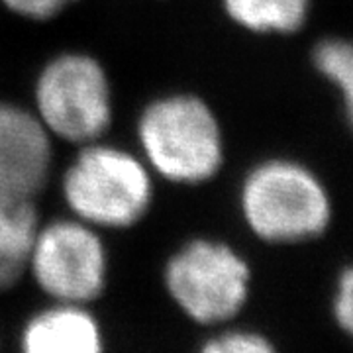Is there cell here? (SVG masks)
<instances>
[{
	"instance_id": "11",
	"label": "cell",
	"mask_w": 353,
	"mask_h": 353,
	"mask_svg": "<svg viewBox=\"0 0 353 353\" xmlns=\"http://www.w3.org/2000/svg\"><path fill=\"white\" fill-rule=\"evenodd\" d=\"M312 67L341 99L343 114L352 120L353 108V50L343 38H324L312 48Z\"/></svg>"
},
{
	"instance_id": "7",
	"label": "cell",
	"mask_w": 353,
	"mask_h": 353,
	"mask_svg": "<svg viewBox=\"0 0 353 353\" xmlns=\"http://www.w3.org/2000/svg\"><path fill=\"white\" fill-rule=\"evenodd\" d=\"M53 138L34 110L0 101V201H34L48 187Z\"/></svg>"
},
{
	"instance_id": "3",
	"label": "cell",
	"mask_w": 353,
	"mask_h": 353,
	"mask_svg": "<svg viewBox=\"0 0 353 353\" xmlns=\"http://www.w3.org/2000/svg\"><path fill=\"white\" fill-rule=\"evenodd\" d=\"M153 173L143 159L102 139L85 143L61 175V194L79 218L97 230H128L153 204Z\"/></svg>"
},
{
	"instance_id": "4",
	"label": "cell",
	"mask_w": 353,
	"mask_h": 353,
	"mask_svg": "<svg viewBox=\"0 0 353 353\" xmlns=\"http://www.w3.org/2000/svg\"><path fill=\"white\" fill-rule=\"evenodd\" d=\"M250 261L228 241L192 238L167 257L163 287L176 308L204 328L232 324L250 303Z\"/></svg>"
},
{
	"instance_id": "5",
	"label": "cell",
	"mask_w": 353,
	"mask_h": 353,
	"mask_svg": "<svg viewBox=\"0 0 353 353\" xmlns=\"http://www.w3.org/2000/svg\"><path fill=\"white\" fill-rule=\"evenodd\" d=\"M34 114L51 138L85 145L104 138L114 118L110 77L85 51H63L39 69Z\"/></svg>"
},
{
	"instance_id": "14",
	"label": "cell",
	"mask_w": 353,
	"mask_h": 353,
	"mask_svg": "<svg viewBox=\"0 0 353 353\" xmlns=\"http://www.w3.org/2000/svg\"><path fill=\"white\" fill-rule=\"evenodd\" d=\"M8 12L32 22H48L71 8L79 0H0Z\"/></svg>"
},
{
	"instance_id": "6",
	"label": "cell",
	"mask_w": 353,
	"mask_h": 353,
	"mask_svg": "<svg viewBox=\"0 0 353 353\" xmlns=\"http://www.w3.org/2000/svg\"><path fill=\"white\" fill-rule=\"evenodd\" d=\"M99 232L75 216L39 224L26 277L50 303L90 306L104 294L110 257Z\"/></svg>"
},
{
	"instance_id": "10",
	"label": "cell",
	"mask_w": 353,
	"mask_h": 353,
	"mask_svg": "<svg viewBox=\"0 0 353 353\" xmlns=\"http://www.w3.org/2000/svg\"><path fill=\"white\" fill-rule=\"evenodd\" d=\"M230 22L257 36H292L308 22L312 0H220Z\"/></svg>"
},
{
	"instance_id": "9",
	"label": "cell",
	"mask_w": 353,
	"mask_h": 353,
	"mask_svg": "<svg viewBox=\"0 0 353 353\" xmlns=\"http://www.w3.org/2000/svg\"><path fill=\"white\" fill-rule=\"evenodd\" d=\"M34 201H0V292L28 275V261L39 228Z\"/></svg>"
},
{
	"instance_id": "13",
	"label": "cell",
	"mask_w": 353,
	"mask_h": 353,
	"mask_svg": "<svg viewBox=\"0 0 353 353\" xmlns=\"http://www.w3.org/2000/svg\"><path fill=\"white\" fill-rule=\"evenodd\" d=\"M330 314L336 328L350 338L353 334V271L350 265H345L334 281Z\"/></svg>"
},
{
	"instance_id": "12",
	"label": "cell",
	"mask_w": 353,
	"mask_h": 353,
	"mask_svg": "<svg viewBox=\"0 0 353 353\" xmlns=\"http://www.w3.org/2000/svg\"><path fill=\"white\" fill-rule=\"evenodd\" d=\"M196 353H281L277 343L255 328L220 326L202 341Z\"/></svg>"
},
{
	"instance_id": "8",
	"label": "cell",
	"mask_w": 353,
	"mask_h": 353,
	"mask_svg": "<svg viewBox=\"0 0 353 353\" xmlns=\"http://www.w3.org/2000/svg\"><path fill=\"white\" fill-rule=\"evenodd\" d=\"M18 353H106V336L87 304L50 303L26 318Z\"/></svg>"
},
{
	"instance_id": "1",
	"label": "cell",
	"mask_w": 353,
	"mask_h": 353,
	"mask_svg": "<svg viewBox=\"0 0 353 353\" xmlns=\"http://www.w3.org/2000/svg\"><path fill=\"white\" fill-rule=\"evenodd\" d=\"M238 206L248 230L269 245L318 240L334 218L324 181L290 157H269L253 165L241 181Z\"/></svg>"
},
{
	"instance_id": "2",
	"label": "cell",
	"mask_w": 353,
	"mask_h": 353,
	"mask_svg": "<svg viewBox=\"0 0 353 353\" xmlns=\"http://www.w3.org/2000/svg\"><path fill=\"white\" fill-rule=\"evenodd\" d=\"M136 136L152 173L175 185L208 183L226 159L218 116L192 92H169L148 102L138 116Z\"/></svg>"
}]
</instances>
